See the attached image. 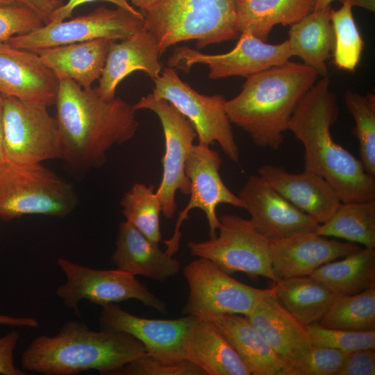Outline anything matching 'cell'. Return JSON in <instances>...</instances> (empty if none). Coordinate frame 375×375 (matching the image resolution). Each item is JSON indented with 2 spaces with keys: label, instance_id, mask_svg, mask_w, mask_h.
I'll use <instances>...</instances> for the list:
<instances>
[{
  "label": "cell",
  "instance_id": "cell-1",
  "mask_svg": "<svg viewBox=\"0 0 375 375\" xmlns=\"http://www.w3.org/2000/svg\"><path fill=\"white\" fill-rule=\"evenodd\" d=\"M55 105L61 159L73 169L102 165L107 152L131 140L139 127L133 106L119 97L104 100L96 88L72 80L59 82Z\"/></svg>",
  "mask_w": 375,
  "mask_h": 375
},
{
  "label": "cell",
  "instance_id": "cell-2",
  "mask_svg": "<svg viewBox=\"0 0 375 375\" xmlns=\"http://www.w3.org/2000/svg\"><path fill=\"white\" fill-rule=\"evenodd\" d=\"M338 117L330 78L322 76L297 106L288 131L303 145L304 169L324 178L342 203L375 201L374 176L332 137L331 128Z\"/></svg>",
  "mask_w": 375,
  "mask_h": 375
},
{
  "label": "cell",
  "instance_id": "cell-3",
  "mask_svg": "<svg viewBox=\"0 0 375 375\" xmlns=\"http://www.w3.org/2000/svg\"><path fill=\"white\" fill-rule=\"evenodd\" d=\"M318 76L303 63L288 60L246 78L242 91L226 101L230 122L256 145L278 149L294 112Z\"/></svg>",
  "mask_w": 375,
  "mask_h": 375
},
{
  "label": "cell",
  "instance_id": "cell-4",
  "mask_svg": "<svg viewBox=\"0 0 375 375\" xmlns=\"http://www.w3.org/2000/svg\"><path fill=\"white\" fill-rule=\"evenodd\" d=\"M147 354L145 347L124 333L89 329L75 320L64 324L54 336L35 338L24 351V369L46 375H75L88 370L114 374Z\"/></svg>",
  "mask_w": 375,
  "mask_h": 375
},
{
  "label": "cell",
  "instance_id": "cell-5",
  "mask_svg": "<svg viewBox=\"0 0 375 375\" xmlns=\"http://www.w3.org/2000/svg\"><path fill=\"white\" fill-rule=\"evenodd\" d=\"M242 0H156L144 12V28L158 41L160 53L170 46L196 40L207 45L235 40L241 31L238 14Z\"/></svg>",
  "mask_w": 375,
  "mask_h": 375
},
{
  "label": "cell",
  "instance_id": "cell-6",
  "mask_svg": "<svg viewBox=\"0 0 375 375\" xmlns=\"http://www.w3.org/2000/svg\"><path fill=\"white\" fill-rule=\"evenodd\" d=\"M73 186L42 163L0 164V219L25 215L63 217L76 208Z\"/></svg>",
  "mask_w": 375,
  "mask_h": 375
},
{
  "label": "cell",
  "instance_id": "cell-7",
  "mask_svg": "<svg viewBox=\"0 0 375 375\" xmlns=\"http://www.w3.org/2000/svg\"><path fill=\"white\" fill-rule=\"evenodd\" d=\"M219 219L215 238L188 242L192 256L211 260L228 274L242 272L251 278L262 276L277 281L272 269L270 242L251 220L235 214L222 215Z\"/></svg>",
  "mask_w": 375,
  "mask_h": 375
},
{
  "label": "cell",
  "instance_id": "cell-8",
  "mask_svg": "<svg viewBox=\"0 0 375 375\" xmlns=\"http://www.w3.org/2000/svg\"><path fill=\"white\" fill-rule=\"evenodd\" d=\"M183 272L189 296L182 314L199 319L210 320L225 314L247 316L274 292L273 287L260 289L244 284L204 258L189 262Z\"/></svg>",
  "mask_w": 375,
  "mask_h": 375
},
{
  "label": "cell",
  "instance_id": "cell-9",
  "mask_svg": "<svg viewBox=\"0 0 375 375\" xmlns=\"http://www.w3.org/2000/svg\"><path fill=\"white\" fill-rule=\"evenodd\" d=\"M153 82L151 96L169 101L192 124L199 144L210 146L216 142L230 160L239 162V148L222 95L198 93L179 78L175 69L169 67Z\"/></svg>",
  "mask_w": 375,
  "mask_h": 375
},
{
  "label": "cell",
  "instance_id": "cell-10",
  "mask_svg": "<svg viewBox=\"0 0 375 375\" xmlns=\"http://www.w3.org/2000/svg\"><path fill=\"white\" fill-rule=\"evenodd\" d=\"M3 96L5 161L30 165L61 158L57 121L49 112L48 107Z\"/></svg>",
  "mask_w": 375,
  "mask_h": 375
},
{
  "label": "cell",
  "instance_id": "cell-11",
  "mask_svg": "<svg viewBox=\"0 0 375 375\" xmlns=\"http://www.w3.org/2000/svg\"><path fill=\"white\" fill-rule=\"evenodd\" d=\"M57 263L66 282L58 287L56 295L78 315V302L83 299L101 306L135 299L160 313L167 312V304L131 274L118 269H96L62 257Z\"/></svg>",
  "mask_w": 375,
  "mask_h": 375
},
{
  "label": "cell",
  "instance_id": "cell-12",
  "mask_svg": "<svg viewBox=\"0 0 375 375\" xmlns=\"http://www.w3.org/2000/svg\"><path fill=\"white\" fill-rule=\"evenodd\" d=\"M142 12L135 13L118 7L100 6L92 12L69 21L43 24L26 34L17 35L7 42L17 49L37 52L60 45L96 39L124 40L142 29Z\"/></svg>",
  "mask_w": 375,
  "mask_h": 375
},
{
  "label": "cell",
  "instance_id": "cell-13",
  "mask_svg": "<svg viewBox=\"0 0 375 375\" xmlns=\"http://www.w3.org/2000/svg\"><path fill=\"white\" fill-rule=\"evenodd\" d=\"M222 158L218 151L209 145L193 144L189 149L185 172L190 182V198L185 208L179 212L172 238L164 241L166 252L173 256L179 248L181 233L180 228L188 218L191 210L199 208L206 215L210 238H215L219 226L217 208L221 203L244 208L242 199L233 194L224 184L219 169Z\"/></svg>",
  "mask_w": 375,
  "mask_h": 375
},
{
  "label": "cell",
  "instance_id": "cell-14",
  "mask_svg": "<svg viewBox=\"0 0 375 375\" xmlns=\"http://www.w3.org/2000/svg\"><path fill=\"white\" fill-rule=\"evenodd\" d=\"M133 107L135 110L153 111L162 124L165 139L162 177L156 193L161 203L162 215L172 219L177 208L176 192L190 193V182L185 174V165L188 151L197 136L196 131L172 103L162 99H155L151 94L142 97Z\"/></svg>",
  "mask_w": 375,
  "mask_h": 375
},
{
  "label": "cell",
  "instance_id": "cell-15",
  "mask_svg": "<svg viewBox=\"0 0 375 375\" xmlns=\"http://www.w3.org/2000/svg\"><path fill=\"white\" fill-rule=\"evenodd\" d=\"M292 56L288 41L270 44L249 31H242L235 47L221 54H206L187 46L176 48L169 58V67L189 72L195 64L206 65L208 76L219 79L230 76L247 78L274 66Z\"/></svg>",
  "mask_w": 375,
  "mask_h": 375
},
{
  "label": "cell",
  "instance_id": "cell-16",
  "mask_svg": "<svg viewBox=\"0 0 375 375\" xmlns=\"http://www.w3.org/2000/svg\"><path fill=\"white\" fill-rule=\"evenodd\" d=\"M198 318L149 319L134 315L115 303L102 306L101 330L126 333L142 343L147 354L167 363L187 360L189 338Z\"/></svg>",
  "mask_w": 375,
  "mask_h": 375
},
{
  "label": "cell",
  "instance_id": "cell-17",
  "mask_svg": "<svg viewBox=\"0 0 375 375\" xmlns=\"http://www.w3.org/2000/svg\"><path fill=\"white\" fill-rule=\"evenodd\" d=\"M238 197L256 230L269 242L315 231L319 224L267 184L258 174L251 175Z\"/></svg>",
  "mask_w": 375,
  "mask_h": 375
},
{
  "label": "cell",
  "instance_id": "cell-18",
  "mask_svg": "<svg viewBox=\"0 0 375 375\" xmlns=\"http://www.w3.org/2000/svg\"><path fill=\"white\" fill-rule=\"evenodd\" d=\"M59 81L35 52L0 42V93L50 106L56 103Z\"/></svg>",
  "mask_w": 375,
  "mask_h": 375
},
{
  "label": "cell",
  "instance_id": "cell-19",
  "mask_svg": "<svg viewBox=\"0 0 375 375\" xmlns=\"http://www.w3.org/2000/svg\"><path fill=\"white\" fill-rule=\"evenodd\" d=\"M273 272L277 278L309 276L327 262L360 249L356 243L326 238L315 231L301 232L270 242Z\"/></svg>",
  "mask_w": 375,
  "mask_h": 375
},
{
  "label": "cell",
  "instance_id": "cell-20",
  "mask_svg": "<svg viewBox=\"0 0 375 375\" xmlns=\"http://www.w3.org/2000/svg\"><path fill=\"white\" fill-rule=\"evenodd\" d=\"M258 174L290 203L312 217L318 224L326 222L341 201L319 175L304 169L299 174L283 166L264 165Z\"/></svg>",
  "mask_w": 375,
  "mask_h": 375
},
{
  "label": "cell",
  "instance_id": "cell-21",
  "mask_svg": "<svg viewBox=\"0 0 375 375\" xmlns=\"http://www.w3.org/2000/svg\"><path fill=\"white\" fill-rule=\"evenodd\" d=\"M160 56L157 40L144 27L120 42L112 41L96 88L99 95L106 101L115 99L119 83L135 71L144 72L153 81L162 72Z\"/></svg>",
  "mask_w": 375,
  "mask_h": 375
},
{
  "label": "cell",
  "instance_id": "cell-22",
  "mask_svg": "<svg viewBox=\"0 0 375 375\" xmlns=\"http://www.w3.org/2000/svg\"><path fill=\"white\" fill-rule=\"evenodd\" d=\"M112 260L118 269L158 281L174 277L181 269L178 259L162 251L126 220L119 225Z\"/></svg>",
  "mask_w": 375,
  "mask_h": 375
},
{
  "label": "cell",
  "instance_id": "cell-23",
  "mask_svg": "<svg viewBox=\"0 0 375 375\" xmlns=\"http://www.w3.org/2000/svg\"><path fill=\"white\" fill-rule=\"evenodd\" d=\"M246 317L285 364L311 344L307 326L287 310L274 292Z\"/></svg>",
  "mask_w": 375,
  "mask_h": 375
},
{
  "label": "cell",
  "instance_id": "cell-24",
  "mask_svg": "<svg viewBox=\"0 0 375 375\" xmlns=\"http://www.w3.org/2000/svg\"><path fill=\"white\" fill-rule=\"evenodd\" d=\"M112 41L96 39L49 47L35 53L59 82L72 80L83 88H90L101 77Z\"/></svg>",
  "mask_w": 375,
  "mask_h": 375
},
{
  "label": "cell",
  "instance_id": "cell-25",
  "mask_svg": "<svg viewBox=\"0 0 375 375\" xmlns=\"http://www.w3.org/2000/svg\"><path fill=\"white\" fill-rule=\"evenodd\" d=\"M210 320L237 352L251 375H281L285 362L246 316L225 314Z\"/></svg>",
  "mask_w": 375,
  "mask_h": 375
},
{
  "label": "cell",
  "instance_id": "cell-26",
  "mask_svg": "<svg viewBox=\"0 0 375 375\" xmlns=\"http://www.w3.org/2000/svg\"><path fill=\"white\" fill-rule=\"evenodd\" d=\"M187 360L206 375H251L237 352L212 321L199 319L191 333Z\"/></svg>",
  "mask_w": 375,
  "mask_h": 375
},
{
  "label": "cell",
  "instance_id": "cell-27",
  "mask_svg": "<svg viewBox=\"0 0 375 375\" xmlns=\"http://www.w3.org/2000/svg\"><path fill=\"white\" fill-rule=\"evenodd\" d=\"M331 6L312 11L290 27L288 40L291 53L318 75L328 76L326 64L334 47Z\"/></svg>",
  "mask_w": 375,
  "mask_h": 375
},
{
  "label": "cell",
  "instance_id": "cell-28",
  "mask_svg": "<svg viewBox=\"0 0 375 375\" xmlns=\"http://www.w3.org/2000/svg\"><path fill=\"white\" fill-rule=\"evenodd\" d=\"M273 288L280 303L306 326L317 323L337 297L323 283L310 276L279 279Z\"/></svg>",
  "mask_w": 375,
  "mask_h": 375
},
{
  "label": "cell",
  "instance_id": "cell-29",
  "mask_svg": "<svg viewBox=\"0 0 375 375\" xmlns=\"http://www.w3.org/2000/svg\"><path fill=\"white\" fill-rule=\"evenodd\" d=\"M316 0H242L238 23L241 33L249 31L267 41L272 28L292 26L314 10Z\"/></svg>",
  "mask_w": 375,
  "mask_h": 375
},
{
  "label": "cell",
  "instance_id": "cell-30",
  "mask_svg": "<svg viewBox=\"0 0 375 375\" xmlns=\"http://www.w3.org/2000/svg\"><path fill=\"white\" fill-rule=\"evenodd\" d=\"M309 276L337 296L352 295L375 288V249L360 248L342 260L322 265Z\"/></svg>",
  "mask_w": 375,
  "mask_h": 375
},
{
  "label": "cell",
  "instance_id": "cell-31",
  "mask_svg": "<svg viewBox=\"0 0 375 375\" xmlns=\"http://www.w3.org/2000/svg\"><path fill=\"white\" fill-rule=\"evenodd\" d=\"M315 232L322 236L334 237L375 247V201L342 203Z\"/></svg>",
  "mask_w": 375,
  "mask_h": 375
},
{
  "label": "cell",
  "instance_id": "cell-32",
  "mask_svg": "<svg viewBox=\"0 0 375 375\" xmlns=\"http://www.w3.org/2000/svg\"><path fill=\"white\" fill-rule=\"evenodd\" d=\"M317 324L328 328L375 330V288L352 295L337 296Z\"/></svg>",
  "mask_w": 375,
  "mask_h": 375
},
{
  "label": "cell",
  "instance_id": "cell-33",
  "mask_svg": "<svg viewBox=\"0 0 375 375\" xmlns=\"http://www.w3.org/2000/svg\"><path fill=\"white\" fill-rule=\"evenodd\" d=\"M120 203L126 220L151 242L158 244L162 240L160 225L162 206L154 186L135 183L125 192Z\"/></svg>",
  "mask_w": 375,
  "mask_h": 375
},
{
  "label": "cell",
  "instance_id": "cell-34",
  "mask_svg": "<svg viewBox=\"0 0 375 375\" xmlns=\"http://www.w3.org/2000/svg\"><path fill=\"white\" fill-rule=\"evenodd\" d=\"M340 1L341 8L331 11L334 33L333 62L338 69L353 72L360 62L364 42L355 22L349 1Z\"/></svg>",
  "mask_w": 375,
  "mask_h": 375
},
{
  "label": "cell",
  "instance_id": "cell-35",
  "mask_svg": "<svg viewBox=\"0 0 375 375\" xmlns=\"http://www.w3.org/2000/svg\"><path fill=\"white\" fill-rule=\"evenodd\" d=\"M344 98L355 122L352 133L359 142L360 160L365 171L375 177V97L347 90Z\"/></svg>",
  "mask_w": 375,
  "mask_h": 375
},
{
  "label": "cell",
  "instance_id": "cell-36",
  "mask_svg": "<svg viewBox=\"0 0 375 375\" xmlns=\"http://www.w3.org/2000/svg\"><path fill=\"white\" fill-rule=\"evenodd\" d=\"M347 354L338 349L311 344L285 364L281 375H338Z\"/></svg>",
  "mask_w": 375,
  "mask_h": 375
},
{
  "label": "cell",
  "instance_id": "cell-37",
  "mask_svg": "<svg viewBox=\"0 0 375 375\" xmlns=\"http://www.w3.org/2000/svg\"><path fill=\"white\" fill-rule=\"evenodd\" d=\"M311 344L344 352L375 349V330L349 331L324 328L317 323L307 326Z\"/></svg>",
  "mask_w": 375,
  "mask_h": 375
},
{
  "label": "cell",
  "instance_id": "cell-38",
  "mask_svg": "<svg viewBox=\"0 0 375 375\" xmlns=\"http://www.w3.org/2000/svg\"><path fill=\"white\" fill-rule=\"evenodd\" d=\"M114 374L119 375H206L204 371L192 362L185 360L177 363H167L149 355L124 365Z\"/></svg>",
  "mask_w": 375,
  "mask_h": 375
},
{
  "label": "cell",
  "instance_id": "cell-39",
  "mask_svg": "<svg viewBox=\"0 0 375 375\" xmlns=\"http://www.w3.org/2000/svg\"><path fill=\"white\" fill-rule=\"evenodd\" d=\"M44 24L33 10L21 4L0 6V42L29 33Z\"/></svg>",
  "mask_w": 375,
  "mask_h": 375
},
{
  "label": "cell",
  "instance_id": "cell-40",
  "mask_svg": "<svg viewBox=\"0 0 375 375\" xmlns=\"http://www.w3.org/2000/svg\"><path fill=\"white\" fill-rule=\"evenodd\" d=\"M375 349H367L347 353L338 375H374Z\"/></svg>",
  "mask_w": 375,
  "mask_h": 375
},
{
  "label": "cell",
  "instance_id": "cell-41",
  "mask_svg": "<svg viewBox=\"0 0 375 375\" xmlns=\"http://www.w3.org/2000/svg\"><path fill=\"white\" fill-rule=\"evenodd\" d=\"M20 333L12 330L0 338V374L25 375L26 373L15 365L14 351L19 340Z\"/></svg>",
  "mask_w": 375,
  "mask_h": 375
},
{
  "label": "cell",
  "instance_id": "cell-42",
  "mask_svg": "<svg viewBox=\"0 0 375 375\" xmlns=\"http://www.w3.org/2000/svg\"><path fill=\"white\" fill-rule=\"evenodd\" d=\"M19 3L35 12L44 24L51 22L53 12L64 4L65 0H17Z\"/></svg>",
  "mask_w": 375,
  "mask_h": 375
},
{
  "label": "cell",
  "instance_id": "cell-43",
  "mask_svg": "<svg viewBox=\"0 0 375 375\" xmlns=\"http://www.w3.org/2000/svg\"><path fill=\"white\" fill-rule=\"evenodd\" d=\"M98 1L110 2L126 10L132 9V6L128 0H69L53 12L52 22H59L70 17L74 10L80 5Z\"/></svg>",
  "mask_w": 375,
  "mask_h": 375
},
{
  "label": "cell",
  "instance_id": "cell-44",
  "mask_svg": "<svg viewBox=\"0 0 375 375\" xmlns=\"http://www.w3.org/2000/svg\"><path fill=\"white\" fill-rule=\"evenodd\" d=\"M0 324L35 328H38L40 324L39 321L33 317H15L0 315Z\"/></svg>",
  "mask_w": 375,
  "mask_h": 375
},
{
  "label": "cell",
  "instance_id": "cell-45",
  "mask_svg": "<svg viewBox=\"0 0 375 375\" xmlns=\"http://www.w3.org/2000/svg\"><path fill=\"white\" fill-rule=\"evenodd\" d=\"M3 94L0 93V164L5 161L3 154Z\"/></svg>",
  "mask_w": 375,
  "mask_h": 375
},
{
  "label": "cell",
  "instance_id": "cell-46",
  "mask_svg": "<svg viewBox=\"0 0 375 375\" xmlns=\"http://www.w3.org/2000/svg\"><path fill=\"white\" fill-rule=\"evenodd\" d=\"M351 6H359L374 12L375 10V0H349Z\"/></svg>",
  "mask_w": 375,
  "mask_h": 375
},
{
  "label": "cell",
  "instance_id": "cell-47",
  "mask_svg": "<svg viewBox=\"0 0 375 375\" xmlns=\"http://www.w3.org/2000/svg\"><path fill=\"white\" fill-rule=\"evenodd\" d=\"M145 12L156 0H128Z\"/></svg>",
  "mask_w": 375,
  "mask_h": 375
},
{
  "label": "cell",
  "instance_id": "cell-48",
  "mask_svg": "<svg viewBox=\"0 0 375 375\" xmlns=\"http://www.w3.org/2000/svg\"><path fill=\"white\" fill-rule=\"evenodd\" d=\"M334 0H316L315 6L313 11L322 10L329 6Z\"/></svg>",
  "mask_w": 375,
  "mask_h": 375
},
{
  "label": "cell",
  "instance_id": "cell-49",
  "mask_svg": "<svg viewBox=\"0 0 375 375\" xmlns=\"http://www.w3.org/2000/svg\"><path fill=\"white\" fill-rule=\"evenodd\" d=\"M20 4L17 0H0V6Z\"/></svg>",
  "mask_w": 375,
  "mask_h": 375
}]
</instances>
